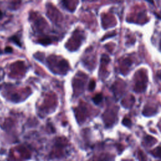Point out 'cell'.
Here are the masks:
<instances>
[{
    "label": "cell",
    "instance_id": "obj_7",
    "mask_svg": "<svg viewBox=\"0 0 161 161\" xmlns=\"http://www.w3.org/2000/svg\"><path fill=\"white\" fill-rule=\"evenodd\" d=\"M0 53H1V51H0Z\"/></svg>",
    "mask_w": 161,
    "mask_h": 161
},
{
    "label": "cell",
    "instance_id": "obj_6",
    "mask_svg": "<svg viewBox=\"0 0 161 161\" xmlns=\"http://www.w3.org/2000/svg\"><path fill=\"white\" fill-rule=\"evenodd\" d=\"M2 17H3V13L1 12V10H0V19H1L2 18Z\"/></svg>",
    "mask_w": 161,
    "mask_h": 161
},
{
    "label": "cell",
    "instance_id": "obj_3",
    "mask_svg": "<svg viewBox=\"0 0 161 161\" xmlns=\"http://www.w3.org/2000/svg\"><path fill=\"white\" fill-rule=\"evenodd\" d=\"M122 123L123 125H125L126 126H130L132 125V122H131L130 120L128 119V118H125L123 120Z\"/></svg>",
    "mask_w": 161,
    "mask_h": 161
},
{
    "label": "cell",
    "instance_id": "obj_5",
    "mask_svg": "<svg viewBox=\"0 0 161 161\" xmlns=\"http://www.w3.org/2000/svg\"><path fill=\"white\" fill-rule=\"evenodd\" d=\"M6 52H12V49H11L10 47H8V48H6Z\"/></svg>",
    "mask_w": 161,
    "mask_h": 161
},
{
    "label": "cell",
    "instance_id": "obj_2",
    "mask_svg": "<svg viewBox=\"0 0 161 161\" xmlns=\"http://www.w3.org/2000/svg\"><path fill=\"white\" fill-rule=\"evenodd\" d=\"M152 154L156 157H161V147H158L152 150Z\"/></svg>",
    "mask_w": 161,
    "mask_h": 161
},
{
    "label": "cell",
    "instance_id": "obj_1",
    "mask_svg": "<svg viewBox=\"0 0 161 161\" xmlns=\"http://www.w3.org/2000/svg\"><path fill=\"white\" fill-rule=\"evenodd\" d=\"M93 102L96 104H99L103 100V96H102V94L101 93L97 94L93 98Z\"/></svg>",
    "mask_w": 161,
    "mask_h": 161
},
{
    "label": "cell",
    "instance_id": "obj_4",
    "mask_svg": "<svg viewBox=\"0 0 161 161\" xmlns=\"http://www.w3.org/2000/svg\"><path fill=\"white\" fill-rule=\"evenodd\" d=\"M95 86H96V83L94 80H92L91 81L90 83V84H89V90L90 91H93L94 90L95 88Z\"/></svg>",
    "mask_w": 161,
    "mask_h": 161
}]
</instances>
